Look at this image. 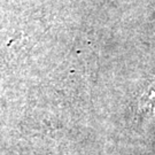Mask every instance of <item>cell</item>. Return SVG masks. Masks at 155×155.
Listing matches in <instances>:
<instances>
[{
    "mask_svg": "<svg viewBox=\"0 0 155 155\" xmlns=\"http://www.w3.org/2000/svg\"><path fill=\"white\" fill-rule=\"evenodd\" d=\"M139 109L145 114L150 113L152 115H155V83L152 84L147 92L140 98Z\"/></svg>",
    "mask_w": 155,
    "mask_h": 155,
    "instance_id": "cell-1",
    "label": "cell"
}]
</instances>
